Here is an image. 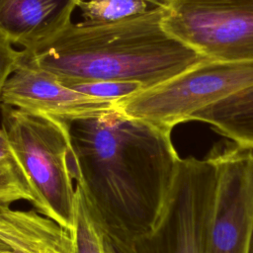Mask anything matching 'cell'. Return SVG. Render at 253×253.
<instances>
[{
  "label": "cell",
  "instance_id": "obj_1",
  "mask_svg": "<svg viewBox=\"0 0 253 253\" xmlns=\"http://www.w3.org/2000/svg\"><path fill=\"white\" fill-rule=\"evenodd\" d=\"M70 132L90 213L114 239L132 245L155 227L180 156L172 130L127 117L117 107L73 121Z\"/></svg>",
  "mask_w": 253,
  "mask_h": 253
},
{
  "label": "cell",
  "instance_id": "obj_2",
  "mask_svg": "<svg viewBox=\"0 0 253 253\" xmlns=\"http://www.w3.org/2000/svg\"><path fill=\"white\" fill-rule=\"evenodd\" d=\"M163 8L108 24L66 26L52 39L22 50L20 62L59 81H132L148 89L208 60L162 27Z\"/></svg>",
  "mask_w": 253,
  "mask_h": 253
},
{
  "label": "cell",
  "instance_id": "obj_3",
  "mask_svg": "<svg viewBox=\"0 0 253 253\" xmlns=\"http://www.w3.org/2000/svg\"><path fill=\"white\" fill-rule=\"evenodd\" d=\"M1 114V127L35 192V210L75 232L79 168L70 123L3 104Z\"/></svg>",
  "mask_w": 253,
  "mask_h": 253
},
{
  "label": "cell",
  "instance_id": "obj_4",
  "mask_svg": "<svg viewBox=\"0 0 253 253\" xmlns=\"http://www.w3.org/2000/svg\"><path fill=\"white\" fill-rule=\"evenodd\" d=\"M253 86V60H204L175 77L117 102L127 117L168 129L200 110Z\"/></svg>",
  "mask_w": 253,
  "mask_h": 253
},
{
  "label": "cell",
  "instance_id": "obj_5",
  "mask_svg": "<svg viewBox=\"0 0 253 253\" xmlns=\"http://www.w3.org/2000/svg\"><path fill=\"white\" fill-rule=\"evenodd\" d=\"M162 27L208 60H253V0H171Z\"/></svg>",
  "mask_w": 253,
  "mask_h": 253
},
{
  "label": "cell",
  "instance_id": "obj_6",
  "mask_svg": "<svg viewBox=\"0 0 253 253\" xmlns=\"http://www.w3.org/2000/svg\"><path fill=\"white\" fill-rule=\"evenodd\" d=\"M214 181L209 155L181 157L160 218L151 232L132 244L134 253H205Z\"/></svg>",
  "mask_w": 253,
  "mask_h": 253
},
{
  "label": "cell",
  "instance_id": "obj_7",
  "mask_svg": "<svg viewBox=\"0 0 253 253\" xmlns=\"http://www.w3.org/2000/svg\"><path fill=\"white\" fill-rule=\"evenodd\" d=\"M215 181L208 213L205 253H250L253 237V146L234 142L208 153Z\"/></svg>",
  "mask_w": 253,
  "mask_h": 253
},
{
  "label": "cell",
  "instance_id": "obj_8",
  "mask_svg": "<svg viewBox=\"0 0 253 253\" xmlns=\"http://www.w3.org/2000/svg\"><path fill=\"white\" fill-rule=\"evenodd\" d=\"M0 104L46 114L69 123L92 118L117 107V102L79 93L53 74L23 62L8 78Z\"/></svg>",
  "mask_w": 253,
  "mask_h": 253
},
{
  "label": "cell",
  "instance_id": "obj_9",
  "mask_svg": "<svg viewBox=\"0 0 253 253\" xmlns=\"http://www.w3.org/2000/svg\"><path fill=\"white\" fill-rule=\"evenodd\" d=\"M78 0H0V40L33 48L60 33Z\"/></svg>",
  "mask_w": 253,
  "mask_h": 253
},
{
  "label": "cell",
  "instance_id": "obj_10",
  "mask_svg": "<svg viewBox=\"0 0 253 253\" xmlns=\"http://www.w3.org/2000/svg\"><path fill=\"white\" fill-rule=\"evenodd\" d=\"M190 121L210 126L231 142L253 146V86L200 110Z\"/></svg>",
  "mask_w": 253,
  "mask_h": 253
},
{
  "label": "cell",
  "instance_id": "obj_11",
  "mask_svg": "<svg viewBox=\"0 0 253 253\" xmlns=\"http://www.w3.org/2000/svg\"><path fill=\"white\" fill-rule=\"evenodd\" d=\"M77 7L84 23L97 25L126 20L157 6L144 0H78Z\"/></svg>",
  "mask_w": 253,
  "mask_h": 253
},
{
  "label": "cell",
  "instance_id": "obj_12",
  "mask_svg": "<svg viewBox=\"0 0 253 253\" xmlns=\"http://www.w3.org/2000/svg\"><path fill=\"white\" fill-rule=\"evenodd\" d=\"M28 201L36 207L37 198L20 163L16 160L0 162V210L18 201Z\"/></svg>",
  "mask_w": 253,
  "mask_h": 253
},
{
  "label": "cell",
  "instance_id": "obj_13",
  "mask_svg": "<svg viewBox=\"0 0 253 253\" xmlns=\"http://www.w3.org/2000/svg\"><path fill=\"white\" fill-rule=\"evenodd\" d=\"M76 191V226L75 253H104L103 233L95 223L83 192L75 183Z\"/></svg>",
  "mask_w": 253,
  "mask_h": 253
},
{
  "label": "cell",
  "instance_id": "obj_14",
  "mask_svg": "<svg viewBox=\"0 0 253 253\" xmlns=\"http://www.w3.org/2000/svg\"><path fill=\"white\" fill-rule=\"evenodd\" d=\"M62 83L79 93L114 102H119L143 90L141 84L132 81H65Z\"/></svg>",
  "mask_w": 253,
  "mask_h": 253
},
{
  "label": "cell",
  "instance_id": "obj_15",
  "mask_svg": "<svg viewBox=\"0 0 253 253\" xmlns=\"http://www.w3.org/2000/svg\"><path fill=\"white\" fill-rule=\"evenodd\" d=\"M22 50H16L12 44L0 40V103L4 86L11 74L19 66Z\"/></svg>",
  "mask_w": 253,
  "mask_h": 253
},
{
  "label": "cell",
  "instance_id": "obj_16",
  "mask_svg": "<svg viewBox=\"0 0 253 253\" xmlns=\"http://www.w3.org/2000/svg\"><path fill=\"white\" fill-rule=\"evenodd\" d=\"M103 248L104 253H134L132 245L114 239L106 234H103Z\"/></svg>",
  "mask_w": 253,
  "mask_h": 253
},
{
  "label": "cell",
  "instance_id": "obj_17",
  "mask_svg": "<svg viewBox=\"0 0 253 253\" xmlns=\"http://www.w3.org/2000/svg\"><path fill=\"white\" fill-rule=\"evenodd\" d=\"M12 160H16L14 150L6 131L0 127V162Z\"/></svg>",
  "mask_w": 253,
  "mask_h": 253
},
{
  "label": "cell",
  "instance_id": "obj_18",
  "mask_svg": "<svg viewBox=\"0 0 253 253\" xmlns=\"http://www.w3.org/2000/svg\"><path fill=\"white\" fill-rule=\"evenodd\" d=\"M0 253H18L13 245L0 234Z\"/></svg>",
  "mask_w": 253,
  "mask_h": 253
},
{
  "label": "cell",
  "instance_id": "obj_19",
  "mask_svg": "<svg viewBox=\"0 0 253 253\" xmlns=\"http://www.w3.org/2000/svg\"><path fill=\"white\" fill-rule=\"evenodd\" d=\"M146 2H149L151 4H153L154 6L157 7H161V8H165L169 5V3L171 2V0H144Z\"/></svg>",
  "mask_w": 253,
  "mask_h": 253
},
{
  "label": "cell",
  "instance_id": "obj_20",
  "mask_svg": "<svg viewBox=\"0 0 253 253\" xmlns=\"http://www.w3.org/2000/svg\"><path fill=\"white\" fill-rule=\"evenodd\" d=\"M250 253H253V237H252V241H251V248H250Z\"/></svg>",
  "mask_w": 253,
  "mask_h": 253
}]
</instances>
